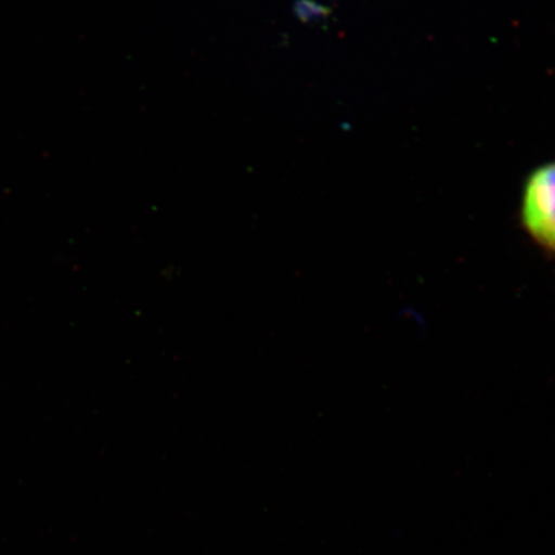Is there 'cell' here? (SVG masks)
<instances>
[{"instance_id": "1", "label": "cell", "mask_w": 555, "mask_h": 555, "mask_svg": "<svg viewBox=\"0 0 555 555\" xmlns=\"http://www.w3.org/2000/svg\"><path fill=\"white\" fill-rule=\"evenodd\" d=\"M518 223L532 245L555 260V162L540 165L527 176Z\"/></svg>"}]
</instances>
